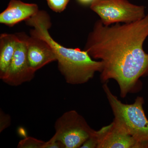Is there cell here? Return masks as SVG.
I'll use <instances>...</instances> for the list:
<instances>
[{"instance_id": "obj_9", "label": "cell", "mask_w": 148, "mask_h": 148, "mask_svg": "<svg viewBox=\"0 0 148 148\" xmlns=\"http://www.w3.org/2000/svg\"><path fill=\"white\" fill-rule=\"evenodd\" d=\"M19 40L18 34H1L0 36V77L8 69Z\"/></svg>"}, {"instance_id": "obj_6", "label": "cell", "mask_w": 148, "mask_h": 148, "mask_svg": "<svg viewBox=\"0 0 148 148\" xmlns=\"http://www.w3.org/2000/svg\"><path fill=\"white\" fill-rule=\"evenodd\" d=\"M97 148H143L130 135L122 131L112 122L96 131Z\"/></svg>"}, {"instance_id": "obj_2", "label": "cell", "mask_w": 148, "mask_h": 148, "mask_svg": "<svg viewBox=\"0 0 148 148\" xmlns=\"http://www.w3.org/2000/svg\"><path fill=\"white\" fill-rule=\"evenodd\" d=\"M103 88L113 112L114 124L135 138L142 148H148V120L143 110V97H137L133 104H125L112 93L107 84Z\"/></svg>"}, {"instance_id": "obj_7", "label": "cell", "mask_w": 148, "mask_h": 148, "mask_svg": "<svg viewBox=\"0 0 148 148\" xmlns=\"http://www.w3.org/2000/svg\"><path fill=\"white\" fill-rule=\"evenodd\" d=\"M26 41L29 66L35 73L47 64L56 61L55 53L45 41L26 36Z\"/></svg>"}, {"instance_id": "obj_15", "label": "cell", "mask_w": 148, "mask_h": 148, "mask_svg": "<svg viewBox=\"0 0 148 148\" xmlns=\"http://www.w3.org/2000/svg\"><path fill=\"white\" fill-rule=\"evenodd\" d=\"M79 3L83 5H90L94 0H77Z\"/></svg>"}, {"instance_id": "obj_3", "label": "cell", "mask_w": 148, "mask_h": 148, "mask_svg": "<svg viewBox=\"0 0 148 148\" xmlns=\"http://www.w3.org/2000/svg\"><path fill=\"white\" fill-rule=\"evenodd\" d=\"M55 133L51 140L61 142L65 148H80L95 134L84 118L75 110H70L58 118L54 125Z\"/></svg>"}, {"instance_id": "obj_4", "label": "cell", "mask_w": 148, "mask_h": 148, "mask_svg": "<svg viewBox=\"0 0 148 148\" xmlns=\"http://www.w3.org/2000/svg\"><path fill=\"white\" fill-rule=\"evenodd\" d=\"M90 8L106 26L131 23L146 16L145 7L133 4L127 0H94Z\"/></svg>"}, {"instance_id": "obj_1", "label": "cell", "mask_w": 148, "mask_h": 148, "mask_svg": "<svg viewBox=\"0 0 148 148\" xmlns=\"http://www.w3.org/2000/svg\"><path fill=\"white\" fill-rule=\"evenodd\" d=\"M148 36V14L138 21L106 26L96 21L84 50L103 64V82L116 81L125 98L140 77L148 75V53L143 44Z\"/></svg>"}, {"instance_id": "obj_10", "label": "cell", "mask_w": 148, "mask_h": 148, "mask_svg": "<svg viewBox=\"0 0 148 148\" xmlns=\"http://www.w3.org/2000/svg\"><path fill=\"white\" fill-rule=\"evenodd\" d=\"M45 142L32 137H26L19 141L18 148H43Z\"/></svg>"}, {"instance_id": "obj_12", "label": "cell", "mask_w": 148, "mask_h": 148, "mask_svg": "<svg viewBox=\"0 0 148 148\" xmlns=\"http://www.w3.org/2000/svg\"><path fill=\"white\" fill-rule=\"evenodd\" d=\"M11 119L10 116L0 111V132H1L10 125Z\"/></svg>"}, {"instance_id": "obj_8", "label": "cell", "mask_w": 148, "mask_h": 148, "mask_svg": "<svg viewBox=\"0 0 148 148\" xmlns=\"http://www.w3.org/2000/svg\"><path fill=\"white\" fill-rule=\"evenodd\" d=\"M39 10L36 4L11 0L7 8L0 14V23L12 27L36 15Z\"/></svg>"}, {"instance_id": "obj_5", "label": "cell", "mask_w": 148, "mask_h": 148, "mask_svg": "<svg viewBox=\"0 0 148 148\" xmlns=\"http://www.w3.org/2000/svg\"><path fill=\"white\" fill-rule=\"evenodd\" d=\"M19 40L7 71L0 78L3 82L12 86H18L32 80L35 72L29 66L26 36L18 34Z\"/></svg>"}, {"instance_id": "obj_14", "label": "cell", "mask_w": 148, "mask_h": 148, "mask_svg": "<svg viewBox=\"0 0 148 148\" xmlns=\"http://www.w3.org/2000/svg\"><path fill=\"white\" fill-rule=\"evenodd\" d=\"M43 148H65V146L61 142L49 140L45 142Z\"/></svg>"}, {"instance_id": "obj_11", "label": "cell", "mask_w": 148, "mask_h": 148, "mask_svg": "<svg viewBox=\"0 0 148 148\" xmlns=\"http://www.w3.org/2000/svg\"><path fill=\"white\" fill-rule=\"evenodd\" d=\"M48 5L53 12H61L64 11L70 0H46Z\"/></svg>"}, {"instance_id": "obj_13", "label": "cell", "mask_w": 148, "mask_h": 148, "mask_svg": "<svg viewBox=\"0 0 148 148\" xmlns=\"http://www.w3.org/2000/svg\"><path fill=\"white\" fill-rule=\"evenodd\" d=\"M98 141L96 138V133L95 135L90 137L84 143L81 148H97Z\"/></svg>"}]
</instances>
